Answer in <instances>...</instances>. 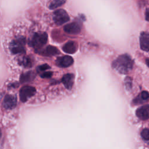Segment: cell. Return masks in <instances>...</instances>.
<instances>
[{"mask_svg":"<svg viewBox=\"0 0 149 149\" xmlns=\"http://www.w3.org/2000/svg\"><path fill=\"white\" fill-rule=\"evenodd\" d=\"M145 16H146V19L148 22H149V8L146 9V13H145Z\"/></svg>","mask_w":149,"mask_h":149,"instance_id":"cell-21","label":"cell"},{"mask_svg":"<svg viewBox=\"0 0 149 149\" xmlns=\"http://www.w3.org/2000/svg\"><path fill=\"white\" fill-rule=\"evenodd\" d=\"M49 68H50V67L48 65L44 64V65H42L38 66V72H42V71H44V70H45L47 69H48Z\"/></svg>","mask_w":149,"mask_h":149,"instance_id":"cell-19","label":"cell"},{"mask_svg":"<svg viewBox=\"0 0 149 149\" xmlns=\"http://www.w3.org/2000/svg\"><path fill=\"white\" fill-rule=\"evenodd\" d=\"M63 30L66 33L68 34H77L80 32L81 27L79 23L72 22L71 23L66 24L63 27Z\"/></svg>","mask_w":149,"mask_h":149,"instance_id":"cell-7","label":"cell"},{"mask_svg":"<svg viewBox=\"0 0 149 149\" xmlns=\"http://www.w3.org/2000/svg\"><path fill=\"white\" fill-rule=\"evenodd\" d=\"M48 35L45 32L36 33L30 40L29 45L35 49H40L47 42Z\"/></svg>","mask_w":149,"mask_h":149,"instance_id":"cell-2","label":"cell"},{"mask_svg":"<svg viewBox=\"0 0 149 149\" xmlns=\"http://www.w3.org/2000/svg\"><path fill=\"white\" fill-rule=\"evenodd\" d=\"M140 45L141 49L149 52V33L142 32L140 36Z\"/></svg>","mask_w":149,"mask_h":149,"instance_id":"cell-9","label":"cell"},{"mask_svg":"<svg viewBox=\"0 0 149 149\" xmlns=\"http://www.w3.org/2000/svg\"><path fill=\"white\" fill-rule=\"evenodd\" d=\"M141 136L143 139L149 144V129H144L141 132Z\"/></svg>","mask_w":149,"mask_h":149,"instance_id":"cell-18","label":"cell"},{"mask_svg":"<svg viewBox=\"0 0 149 149\" xmlns=\"http://www.w3.org/2000/svg\"><path fill=\"white\" fill-rule=\"evenodd\" d=\"M149 99V93L146 91H143L141 93L140 95L138 96L136 98H135L133 101L134 104H140L141 103L142 101H146Z\"/></svg>","mask_w":149,"mask_h":149,"instance_id":"cell-15","label":"cell"},{"mask_svg":"<svg viewBox=\"0 0 149 149\" xmlns=\"http://www.w3.org/2000/svg\"><path fill=\"white\" fill-rule=\"evenodd\" d=\"M26 39L24 37H19L11 41L9 49L12 54H17L25 52Z\"/></svg>","mask_w":149,"mask_h":149,"instance_id":"cell-3","label":"cell"},{"mask_svg":"<svg viewBox=\"0 0 149 149\" xmlns=\"http://www.w3.org/2000/svg\"><path fill=\"white\" fill-rule=\"evenodd\" d=\"M19 62H20V64H21L22 65H23L26 68H29L31 66V65H32L31 59L27 56L23 57L22 59H20V60L19 61Z\"/></svg>","mask_w":149,"mask_h":149,"instance_id":"cell-17","label":"cell"},{"mask_svg":"<svg viewBox=\"0 0 149 149\" xmlns=\"http://www.w3.org/2000/svg\"><path fill=\"white\" fill-rule=\"evenodd\" d=\"M70 17L67 12L63 9H58L54 12L53 20L54 22L58 25L63 24L68 22Z\"/></svg>","mask_w":149,"mask_h":149,"instance_id":"cell-4","label":"cell"},{"mask_svg":"<svg viewBox=\"0 0 149 149\" xmlns=\"http://www.w3.org/2000/svg\"><path fill=\"white\" fill-rule=\"evenodd\" d=\"M113 69L122 74L128 73L133 68V61L129 55L123 54L118 57L112 64Z\"/></svg>","mask_w":149,"mask_h":149,"instance_id":"cell-1","label":"cell"},{"mask_svg":"<svg viewBox=\"0 0 149 149\" xmlns=\"http://www.w3.org/2000/svg\"><path fill=\"white\" fill-rule=\"evenodd\" d=\"M17 104V98L15 95H6L3 101L2 105L4 108L11 109L15 108Z\"/></svg>","mask_w":149,"mask_h":149,"instance_id":"cell-6","label":"cell"},{"mask_svg":"<svg viewBox=\"0 0 149 149\" xmlns=\"http://www.w3.org/2000/svg\"><path fill=\"white\" fill-rule=\"evenodd\" d=\"M35 76L36 74L33 72H27L21 75L20 80L22 83L30 82L34 79Z\"/></svg>","mask_w":149,"mask_h":149,"instance_id":"cell-14","label":"cell"},{"mask_svg":"<svg viewBox=\"0 0 149 149\" xmlns=\"http://www.w3.org/2000/svg\"><path fill=\"white\" fill-rule=\"evenodd\" d=\"M40 76L42 78H49L52 76V72H43Z\"/></svg>","mask_w":149,"mask_h":149,"instance_id":"cell-20","label":"cell"},{"mask_svg":"<svg viewBox=\"0 0 149 149\" xmlns=\"http://www.w3.org/2000/svg\"><path fill=\"white\" fill-rule=\"evenodd\" d=\"M36 92V88L30 86H25L20 90V99L22 102H26L29 98L33 96Z\"/></svg>","mask_w":149,"mask_h":149,"instance_id":"cell-5","label":"cell"},{"mask_svg":"<svg viewBox=\"0 0 149 149\" xmlns=\"http://www.w3.org/2000/svg\"><path fill=\"white\" fill-rule=\"evenodd\" d=\"M146 63H147V66L149 67V58H147L146 59Z\"/></svg>","mask_w":149,"mask_h":149,"instance_id":"cell-22","label":"cell"},{"mask_svg":"<svg viewBox=\"0 0 149 149\" xmlns=\"http://www.w3.org/2000/svg\"><path fill=\"white\" fill-rule=\"evenodd\" d=\"M137 116L141 120H146L149 119V105H143L136 111Z\"/></svg>","mask_w":149,"mask_h":149,"instance_id":"cell-10","label":"cell"},{"mask_svg":"<svg viewBox=\"0 0 149 149\" xmlns=\"http://www.w3.org/2000/svg\"><path fill=\"white\" fill-rule=\"evenodd\" d=\"M66 2V0H53L50 3L49 8L51 9H55Z\"/></svg>","mask_w":149,"mask_h":149,"instance_id":"cell-16","label":"cell"},{"mask_svg":"<svg viewBox=\"0 0 149 149\" xmlns=\"http://www.w3.org/2000/svg\"><path fill=\"white\" fill-rule=\"evenodd\" d=\"M39 53L44 56H54V55L59 54V51L58 49L57 48H56L54 46L48 45L47 47H45L44 49H43L42 50L40 51V52Z\"/></svg>","mask_w":149,"mask_h":149,"instance_id":"cell-11","label":"cell"},{"mask_svg":"<svg viewBox=\"0 0 149 149\" xmlns=\"http://www.w3.org/2000/svg\"><path fill=\"white\" fill-rule=\"evenodd\" d=\"M74 78V75L71 73L66 74L63 76L62 79V81L66 88L69 90L72 88L73 84Z\"/></svg>","mask_w":149,"mask_h":149,"instance_id":"cell-13","label":"cell"},{"mask_svg":"<svg viewBox=\"0 0 149 149\" xmlns=\"http://www.w3.org/2000/svg\"><path fill=\"white\" fill-rule=\"evenodd\" d=\"M62 49L66 53L74 54L77 49V44L74 41H68L63 46Z\"/></svg>","mask_w":149,"mask_h":149,"instance_id":"cell-12","label":"cell"},{"mask_svg":"<svg viewBox=\"0 0 149 149\" xmlns=\"http://www.w3.org/2000/svg\"><path fill=\"white\" fill-rule=\"evenodd\" d=\"M73 58L69 55H65L61 57H59L56 61V64L58 66L62 68H66L70 66L73 64Z\"/></svg>","mask_w":149,"mask_h":149,"instance_id":"cell-8","label":"cell"}]
</instances>
